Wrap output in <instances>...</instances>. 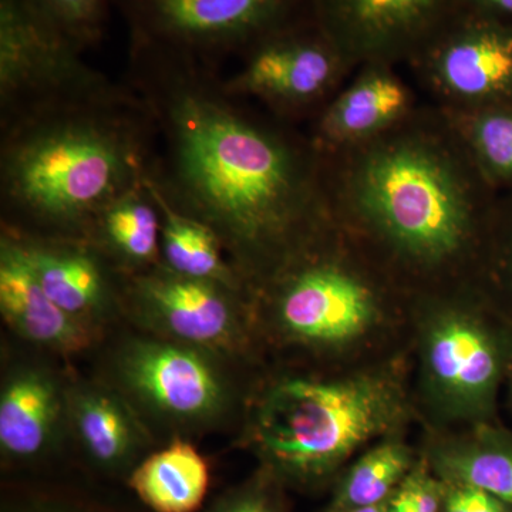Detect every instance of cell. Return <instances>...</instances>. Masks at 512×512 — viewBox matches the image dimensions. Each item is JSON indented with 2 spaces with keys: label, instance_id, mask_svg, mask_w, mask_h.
Masks as SVG:
<instances>
[{
  "label": "cell",
  "instance_id": "cell-1",
  "mask_svg": "<svg viewBox=\"0 0 512 512\" xmlns=\"http://www.w3.org/2000/svg\"><path fill=\"white\" fill-rule=\"evenodd\" d=\"M128 47L127 83L157 124L151 184L215 232L254 298L335 220L325 156L225 92L220 69Z\"/></svg>",
  "mask_w": 512,
  "mask_h": 512
},
{
  "label": "cell",
  "instance_id": "cell-2",
  "mask_svg": "<svg viewBox=\"0 0 512 512\" xmlns=\"http://www.w3.org/2000/svg\"><path fill=\"white\" fill-rule=\"evenodd\" d=\"M323 156L336 220L404 291L467 284L495 192L439 107Z\"/></svg>",
  "mask_w": 512,
  "mask_h": 512
},
{
  "label": "cell",
  "instance_id": "cell-3",
  "mask_svg": "<svg viewBox=\"0 0 512 512\" xmlns=\"http://www.w3.org/2000/svg\"><path fill=\"white\" fill-rule=\"evenodd\" d=\"M156 120L130 84L0 124L2 228L84 239L114 198L147 180Z\"/></svg>",
  "mask_w": 512,
  "mask_h": 512
},
{
  "label": "cell",
  "instance_id": "cell-4",
  "mask_svg": "<svg viewBox=\"0 0 512 512\" xmlns=\"http://www.w3.org/2000/svg\"><path fill=\"white\" fill-rule=\"evenodd\" d=\"M413 410L399 360L335 376H281L256 397L247 443L279 481L315 484L367 444L400 436Z\"/></svg>",
  "mask_w": 512,
  "mask_h": 512
},
{
  "label": "cell",
  "instance_id": "cell-5",
  "mask_svg": "<svg viewBox=\"0 0 512 512\" xmlns=\"http://www.w3.org/2000/svg\"><path fill=\"white\" fill-rule=\"evenodd\" d=\"M335 215V214H333ZM386 269L338 220L285 266L254 298V315L291 346L350 353L382 332L392 291Z\"/></svg>",
  "mask_w": 512,
  "mask_h": 512
},
{
  "label": "cell",
  "instance_id": "cell-6",
  "mask_svg": "<svg viewBox=\"0 0 512 512\" xmlns=\"http://www.w3.org/2000/svg\"><path fill=\"white\" fill-rule=\"evenodd\" d=\"M417 295L421 406L440 427L491 423L512 366L511 323L470 284Z\"/></svg>",
  "mask_w": 512,
  "mask_h": 512
},
{
  "label": "cell",
  "instance_id": "cell-7",
  "mask_svg": "<svg viewBox=\"0 0 512 512\" xmlns=\"http://www.w3.org/2000/svg\"><path fill=\"white\" fill-rule=\"evenodd\" d=\"M130 45L220 69L256 42L309 15V0H116Z\"/></svg>",
  "mask_w": 512,
  "mask_h": 512
},
{
  "label": "cell",
  "instance_id": "cell-8",
  "mask_svg": "<svg viewBox=\"0 0 512 512\" xmlns=\"http://www.w3.org/2000/svg\"><path fill=\"white\" fill-rule=\"evenodd\" d=\"M83 55L30 0H0V124L119 84Z\"/></svg>",
  "mask_w": 512,
  "mask_h": 512
},
{
  "label": "cell",
  "instance_id": "cell-9",
  "mask_svg": "<svg viewBox=\"0 0 512 512\" xmlns=\"http://www.w3.org/2000/svg\"><path fill=\"white\" fill-rule=\"evenodd\" d=\"M121 305L154 336L224 359L245 355L251 346L254 303L244 289L158 265L126 276Z\"/></svg>",
  "mask_w": 512,
  "mask_h": 512
},
{
  "label": "cell",
  "instance_id": "cell-10",
  "mask_svg": "<svg viewBox=\"0 0 512 512\" xmlns=\"http://www.w3.org/2000/svg\"><path fill=\"white\" fill-rule=\"evenodd\" d=\"M222 357L158 336L124 343L116 357L121 394L137 410L177 429L211 426L231 409L234 392Z\"/></svg>",
  "mask_w": 512,
  "mask_h": 512
},
{
  "label": "cell",
  "instance_id": "cell-11",
  "mask_svg": "<svg viewBox=\"0 0 512 512\" xmlns=\"http://www.w3.org/2000/svg\"><path fill=\"white\" fill-rule=\"evenodd\" d=\"M239 59L237 72L222 77L225 92L258 100L286 123L316 116L352 69L309 15L265 36Z\"/></svg>",
  "mask_w": 512,
  "mask_h": 512
},
{
  "label": "cell",
  "instance_id": "cell-12",
  "mask_svg": "<svg viewBox=\"0 0 512 512\" xmlns=\"http://www.w3.org/2000/svg\"><path fill=\"white\" fill-rule=\"evenodd\" d=\"M410 66L440 109L512 104V25L460 10Z\"/></svg>",
  "mask_w": 512,
  "mask_h": 512
},
{
  "label": "cell",
  "instance_id": "cell-13",
  "mask_svg": "<svg viewBox=\"0 0 512 512\" xmlns=\"http://www.w3.org/2000/svg\"><path fill=\"white\" fill-rule=\"evenodd\" d=\"M460 10V0H309V16L352 67L412 62Z\"/></svg>",
  "mask_w": 512,
  "mask_h": 512
},
{
  "label": "cell",
  "instance_id": "cell-14",
  "mask_svg": "<svg viewBox=\"0 0 512 512\" xmlns=\"http://www.w3.org/2000/svg\"><path fill=\"white\" fill-rule=\"evenodd\" d=\"M15 235L43 291L73 318L94 326L121 305L126 276L86 239Z\"/></svg>",
  "mask_w": 512,
  "mask_h": 512
},
{
  "label": "cell",
  "instance_id": "cell-15",
  "mask_svg": "<svg viewBox=\"0 0 512 512\" xmlns=\"http://www.w3.org/2000/svg\"><path fill=\"white\" fill-rule=\"evenodd\" d=\"M390 64H366L349 87L315 116L311 140L333 154L382 136L419 109L416 97Z\"/></svg>",
  "mask_w": 512,
  "mask_h": 512
},
{
  "label": "cell",
  "instance_id": "cell-16",
  "mask_svg": "<svg viewBox=\"0 0 512 512\" xmlns=\"http://www.w3.org/2000/svg\"><path fill=\"white\" fill-rule=\"evenodd\" d=\"M0 312L10 329L39 348L73 355L89 348L94 326L73 318L43 291L18 237L0 235Z\"/></svg>",
  "mask_w": 512,
  "mask_h": 512
},
{
  "label": "cell",
  "instance_id": "cell-17",
  "mask_svg": "<svg viewBox=\"0 0 512 512\" xmlns=\"http://www.w3.org/2000/svg\"><path fill=\"white\" fill-rule=\"evenodd\" d=\"M67 424L97 470L126 476L143 460L150 437L120 390L83 384L67 390Z\"/></svg>",
  "mask_w": 512,
  "mask_h": 512
},
{
  "label": "cell",
  "instance_id": "cell-18",
  "mask_svg": "<svg viewBox=\"0 0 512 512\" xmlns=\"http://www.w3.org/2000/svg\"><path fill=\"white\" fill-rule=\"evenodd\" d=\"M67 424V390L36 366L10 372L0 393L3 460L30 463L46 456Z\"/></svg>",
  "mask_w": 512,
  "mask_h": 512
},
{
  "label": "cell",
  "instance_id": "cell-19",
  "mask_svg": "<svg viewBox=\"0 0 512 512\" xmlns=\"http://www.w3.org/2000/svg\"><path fill=\"white\" fill-rule=\"evenodd\" d=\"M84 239L124 276L161 265V212L147 180L109 202Z\"/></svg>",
  "mask_w": 512,
  "mask_h": 512
},
{
  "label": "cell",
  "instance_id": "cell-20",
  "mask_svg": "<svg viewBox=\"0 0 512 512\" xmlns=\"http://www.w3.org/2000/svg\"><path fill=\"white\" fill-rule=\"evenodd\" d=\"M433 436L424 460L437 477L474 485L512 507L510 431L481 423Z\"/></svg>",
  "mask_w": 512,
  "mask_h": 512
},
{
  "label": "cell",
  "instance_id": "cell-21",
  "mask_svg": "<svg viewBox=\"0 0 512 512\" xmlns=\"http://www.w3.org/2000/svg\"><path fill=\"white\" fill-rule=\"evenodd\" d=\"M210 481L207 460L181 439L148 454L127 477L130 490L153 512H197Z\"/></svg>",
  "mask_w": 512,
  "mask_h": 512
},
{
  "label": "cell",
  "instance_id": "cell-22",
  "mask_svg": "<svg viewBox=\"0 0 512 512\" xmlns=\"http://www.w3.org/2000/svg\"><path fill=\"white\" fill-rule=\"evenodd\" d=\"M147 183L161 212V265L178 275L218 282L248 292L234 266L229 264L215 232L174 208L148 177Z\"/></svg>",
  "mask_w": 512,
  "mask_h": 512
},
{
  "label": "cell",
  "instance_id": "cell-23",
  "mask_svg": "<svg viewBox=\"0 0 512 512\" xmlns=\"http://www.w3.org/2000/svg\"><path fill=\"white\" fill-rule=\"evenodd\" d=\"M440 110L491 190H512V104L480 110Z\"/></svg>",
  "mask_w": 512,
  "mask_h": 512
},
{
  "label": "cell",
  "instance_id": "cell-24",
  "mask_svg": "<svg viewBox=\"0 0 512 512\" xmlns=\"http://www.w3.org/2000/svg\"><path fill=\"white\" fill-rule=\"evenodd\" d=\"M416 463L412 448L399 436L379 441L346 471L336 488L330 512L386 503Z\"/></svg>",
  "mask_w": 512,
  "mask_h": 512
},
{
  "label": "cell",
  "instance_id": "cell-25",
  "mask_svg": "<svg viewBox=\"0 0 512 512\" xmlns=\"http://www.w3.org/2000/svg\"><path fill=\"white\" fill-rule=\"evenodd\" d=\"M468 284L512 323V190L495 192Z\"/></svg>",
  "mask_w": 512,
  "mask_h": 512
},
{
  "label": "cell",
  "instance_id": "cell-26",
  "mask_svg": "<svg viewBox=\"0 0 512 512\" xmlns=\"http://www.w3.org/2000/svg\"><path fill=\"white\" fill-rule=\"evenodd\" d=\"M50 23L82 52L99 45L116 0H30Z\"/></svg>",
  "mask_w": 512,
  "mask_h": 512
},
{
  "label": "cell",
  "instance_id": "cell-27",
  "mask_svg": "<svg viewBox=\"0 0 512 512\" xmlns=\"http://www.w3.org/2000/svg\"><path fill=\"white\" fill-rule=\"evenodd\" d=\"M441 503L443 481L423 458L390 495L386 507L387 512H441Z\"/></svg>",
  "mask_w": 512,
  "mask_h": 512
},
{
  "label": "cell",
  "instance_id": "cell-28",
  "mask_svg": "<svg viewBox=\"0 0 512 512\" xmlns=\"http://www.w3.org/2000/svg\"><path fill=\"white\" fill-rule=\"evenodd\" d=\"M278 483V478L262 468L247 483L222 494L205 512H285Z\"/></svg>",
  "mask_w": 512,
  "mask_h": 512
},
{
  "label": "cell",
  "instance_id": "cell-29",
  "mask_svg": "<svg viewBox=\"0 0 512 512\" xmlns=\"http://www.w3.org/2000/svg\"><path fill=\"white\" fill-rule=\"evenodd\" d=\"M2 512H117L62 493H23L6 498Z\"/></svg>",
  "mask_w": 512,
  "mask_h": 512
},
{
  "label": "cell",
  "instance_id": "cell-30",
  "mask_svg": "<svg viewBox=\"0 0 512 512\" xmlns=\"http://www.w3.org/2000/svg\"><path fill=\"white\" fill-rule=\"evenodd\" d=\"M441 481H443L441 512H512L510 505L481 488L460 483V481Z\"/></svg>",
  "mask_w": 512,
  "mask_h": 512
},
{
  "label": "cell",
  "instance_id": "cell-31",
  "mask_svg": "<svg viewBox=\"0 0 512 512\" xmlns=\"http://www.w3.org/2000/svg\"><path fill=\"white\" fill-rule=\"evenodd\" d=\"M461 10L512 25V0H460Z\"/></svg>",
  "mask_w": 512,
  "mask_h": 512
},
{
  "label": "cell",
  "instance_id": "cell-32",
  "mask_svg": "<svg viewBox=\"0 0 512 512\" xmlns=\"http://www.w3.org/2000/svg\"><path fill=\"white\" fill-rule=\"evenodd\" d=\"M345 512H387L386 503L380 505H372V507L356 508Z\"/></svg>",
  "mask_w": 512,
  "mask_h": 512
},
{
  "label": "cell",
  "instance_id": "cell-33",
  "mask_svg": "<svg viewBox=\"0 0 512 512\" xmlns=\"http://www.w3.org/2000/svg\"><path fill=\"white\" fill-rule=\"evenodd\" d=\"M510 373H511V375H512V366H511V370H510Z\"/></svg>",
  "mask_w": 512,
  "mask_h": 512
}]
</instances>
